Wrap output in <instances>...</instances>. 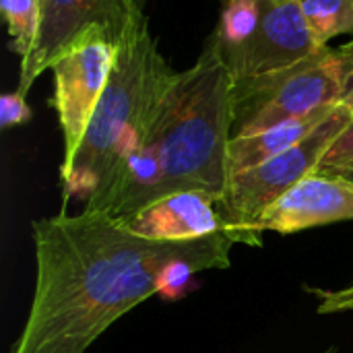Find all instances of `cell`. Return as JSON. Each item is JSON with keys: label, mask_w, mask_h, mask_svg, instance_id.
I'll return each mask as SVG.
<instances>
[{"label": "cell", "mask_w": 353, "mask_h": 353, "mask_svg": "<svg viewBox=\"0 0 353 353\" xmlns=\"http://www.w3.org/2000/svg\"><path fill=\"white\" fill-rule=\"evenodd\" d=\"M217 203L219 199L207 192H176L122 221L153 240H194L225 230Z\"/></svg>", "instance_id": "10"}, {"label": "cell", "mask_w": 353, "mask_h": 353, "mask_svg": "<svg viewBox=\"0 0 353 353\" xmlns=\"http://www.w3.org/2000/svg\"><path fill=\"white\" fill-rule=\"evenodd\" d=\"M0 8L8 25L10 48L23 60L31 52L39 33L41 0H0Z\"/></svg>", "instance_id": "14"}, {"label": "cell", "mask_w": 353, "mask_h": 353, "mask_svg": "<svg viewBox=\"0 0 353 353\" xmlns=\"http://www.w3.org/2000/svg\"><path fill=\"white\" fill-rule=\"evenodd\" d=\"M335 105H329V108L316 110L312 114L275 124V126L265 128L254 134L232 137V141H230V176L250 170V168L292 149L294 145L304 141L335 110Z\"/></svg>", "instance_id": "11"}, {"label": "cell", "mask_w": 353, "mask_h": 353, "mask_svg": "<svg viewBox=\"0 0 353 353\" xmlns=\"http://www.w3.org/2000/svg\"><path fill=\"white\" fill-rule=\"evenodd\" d=\"M35 288L10 353H87L153 294L174 298L190 277L232 265L223 230L194 240H153L122 219L83 209L31 223Z\"/></svg>", "instance_id": "1"}, {"label": "cell", "mask_w": 353, "mask_h": 353, "mask_svg": "<svg viewBox=\"0 0 353 353\" xmlns=\"http://www.w3.org/2000/svg\"><path fill=\"white\" fill-rule=\"evenodd\" d=\"M261 21V0H223L215 39L221 54H228L250 39Z\"/></svg>", "instance_id": "13"}, {"label": "cell", "mask_w": 353, "mask_h": 353, "mask_svg": "<svg viewBox=\"0 0 353 353\" xmlns=\"http://www.w3.org/2000/svg\"><path fill=\"white\" fill-rule=\"evenodd\" d=\"M306 25L321 48L337 35L353 33V0H298Z\"/></svg>", "instance_id": "12"}, {"label": "cell", "mask_w": 353, "mask_h": 353, "mask_svg": "<svg viewBox=\"0 0 353 353\" xmlns=\"http://www.w3.org/2000/svg\"><path fill=\"white\" fill-rule=\"evenodd\" d=\"M116 60V37L103 25H89L54 60L52 108L62 128L64 155L68 163L95 114Z\"/></svg>", "instance_id": "6"}, {"label": "cell", "mask_w": 353, "mask_h": 353, "mask_svg": "<svg viewBox=\"0 0 353 353\" xmlns=\"http://www.w3.org/2000/svg\"><path fill=\"white\" fill-rule=\"evenodd\" d=\"M335 176H341V178H345V180H352L353 182V165L345 168L343 172H339V174H335Z\"/></svg>", "instance_id": "18"}, {"label": "cell", "mask_w": 353, "mask_h": 353, "mask_svg": "<svg viewBox=\"0 0 353 353\" xmlns=\"http://www.w3.org/2000/svg\"><path fill=\"white\" fill-rule=\"evenodd\" d=\"M352 118V108L341 101L304 141L250 170L230 176L217 209L223 228L238 244H263V234L254 232L256 223L281 196L319 170L325 153L350 126Z\"/></svg>", "instance_id": "5"}, {"label": "cell", "mask_w": 353, "mask_h": 353, "mask_svg": "<svg viewBox=\"0 0 353 353\" xmlns=\"http://www.w3.org/2000/svg\"><path fill=\"white\" fill-rule=\"evenodd\" d=\"M343 101L352 108L353 112V87L345 93ZM353 165V118L350 126L337 137V141L329 147V151L325 153L316 174H325V176H335L339 172H343L345 168Z\"/></svg>", "instance_id": "15"}, {"label": "cell", "mask_w": 353, "mask_h": 353, "mask_svg": "<svg viewBox=\"0 0 353 353\" xmlns=\"http://www.w3.org/2000/svg\"><path fill=\"white\" fill-rule=\"evenodd\" d=\"M232 120V77L211 35L199 60L176 72L143 141L85 209L126 219L176 192L221 199L230 180Z\"/></svg>", "instance_id": "2"}, {"label": "cell", "mask_w": 353, "mask_h": 353, "mask_svg": "<svg viewBox=\"0 0 353 353\" xmlns=\"http://www.w3.org/2000/svg\"><path fill=\"white\" fill-rule=\"evenodd\" d=\"M31 120V108L25 101V95L17 89L0 97V126L10 128Z\"/></svg>", "instance_id": "16"}, {"label": "cell", "mask_w": 353, "mask_h": 353, "mask_svg": "<svg viewBox=\"0 0 353 353\" xmlns=\"http://www.w3.org/2000/svg\"><path fill=\"white\" fill-rule=\"evenodd\" d=\"M298 0H261V21L246 43L223 54L232 81L288 68L321 52Z\"/></svg>", "instance_id": "7"}, {"label": "cell", "mask_w": 353, "mask_h": 353, "mask_svg": "<svg viewBox=\"0 0 353 353\" xmlns=\"http://www.w3.org/2000/svg\"><path fill=\"white\" fill-rule=\"evenodd\" d=\"M337 221H353V182L314 172L281 196L263 215L254 232L296 234Z\"/></svg>", "instance_id": "9"}, {"label": "cell", "mask_w": 353, "mask_h": 353, "mask_svg": "<svg viewBox=\"0 0 353 353\" xmlns=\"http://www.w3.org/2000/svg\"><path fill=\"white\" fill-rule=\"evenodd\" d=\"M176 72L149 31L143 6L134 8L116 41V60L74 157L60 165L62 201L85 205L110 182L118 163L143 141Z\"/></svg>", "instance_id": "3"}, {"label": "cell", "mask_w": 353, "mask_h": 353, "mask_svg": "<svg viewBox=\"0 0 353 353\" xmlns=\"http://www.w3.org/2000/svg\"><path fill=\"white\" fill-rule=\"evenodd\" d=\"M312 294L319 298V312L321 314H333V312H345L353 310V281L341 290H312Z\"/></svg>", "instance_id": "17"}, {"label": "cell", "mask_w": 353, "mask_h": 353, "mask_svg": "<svg viewBox=\"0 0 353 353\" xmlns=\"http://www.w3.org/2000/svg\"><path fill=\"white\" fill-rule=\"evenodd\" d=\"M353 87V39L325 48L288 68L232 81V137H246L275 124L341 103Z\"/></svg>", "instance_id": "4"}, {"label": "cell", "mask_w": 353, "mask_h": 353, "mask_svg": "<svg viewBox=\"0 0 353 353\" xmlns=\"http://www.w3.org/2000/svg\"><path fill=\"white\" fill-rule=\"evenodd\" d=\"M134 8L126 0H41V25L31 52L21 60L19 91L25 95L89 25H103L118 41Z\"/></svg>", "instance_id": "8"}, {"label": "cell", "mask_w": 353, "mask_h": 353, "mask_svg": "<svg viewBox=\"0 0 353 353\" xmlns=\"http://www.w3.org/2000/svg\"><path fill=\"white\" fill-rule=\"evenodd\" d=\"M126 2H128L130 6H143V4H145V0H126Z\"/></svg>", "instance_id": "19"}]
</instances>
